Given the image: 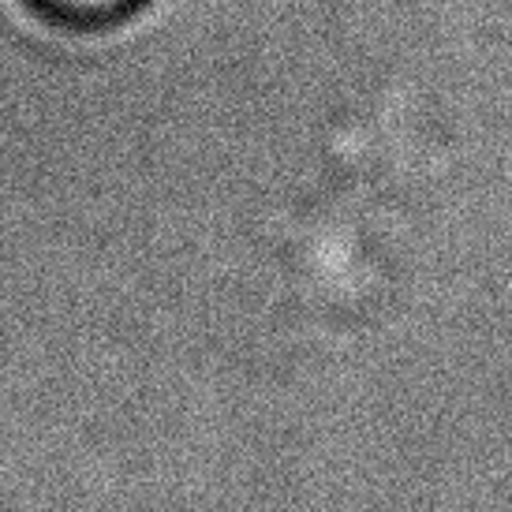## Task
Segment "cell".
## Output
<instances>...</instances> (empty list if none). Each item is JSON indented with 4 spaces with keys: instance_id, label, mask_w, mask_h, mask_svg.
Masks as SVG:
<instances>
[{
    "instance_id": "cell-1",
    "label": "cell",
    "mask_w": 512,
    "mask_h": 512,
    "mask_svg": "<svg viewBox=\"0 0 512 512\" xmlns=\"http://www.w3.org/2000/svg\"><path fill=\"white\" fill-rule=\"evenodd\" d=\"M30 12L68 30L120 27L146 8V0H23Z\"/></svg>"
}]
</instances>
